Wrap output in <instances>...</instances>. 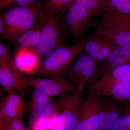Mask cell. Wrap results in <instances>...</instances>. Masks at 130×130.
Wrapping results in <instances>:
<instances>
[{
	"instance_id": "obj_1",
	"label": "cell",
	"mask_w": 130,
	"mask_h": 130,
	"mask_svg": "<svg viewBox=\"0 0 130 130\" xmlns=\"http://www.w3.org/2000/svg\"><path fill=\"white\" fill-rule=\"evenodd\" d=\"M87 38L70 46H62L54 50L42 61L34 76H42L60 82L67 81L66 76L75 58L84 49Z\"/></svg>"
},
{
	"instance_id": "obj_2",
	"label": "cell",
	"mask_w": 130,
	"mask_h": 130,
	"mask_svg": "<svg viewBox=\"0 0 130 130\" xmlns=\"http://www.w3.org/2000/svg\"><path fill=\"white\" fill-rule=\"evenodd\" d=\"M43 2L6 9L1 14L5 23L3 39L11 41L36 26L45 13Z\"/></svg>"
},
{
	"instance_id": "obj_3",
	"label": "cell",
	"mask_w": 130,
	"mask_h": 130,
	"mask_svg": "<svg viewBox=\"0 0 130 130\" xmlns=\"http://www.w3.org/2000/svg\"><path fill=\"white\" fill-rule=\"evenodd\" d=\"M78 90L60 95L57 100L58 118L55 130H75L85 100L84 86Z\"/></svg>"
},
{
	"instance_id": "obj_4",
	"label": "cell",
	"mask_w": 130,
	"mask_h": 130,
	"mask_svg": "<svg viewBox=\"0 0 130 130\" xmlns=\"http://www.w3.org/2000/svg\"><path fill=\"white\" fill-rule=\"evenodd\" d=\"M60 16L61 23L65 38L82 41L89 28L93 25L90 14L83 6L73 3Z\"/></svg>"
},
{
	"instance_id": "obj_5",
	"label": "cell",
	"mask_w": 130,
	"mask_h": 130,
	"mask_svg": "<svg viewBox=\"0 0 130 130\" xmlns=\"http://www.w3.org/2000/svg\"><path fill=\"white\" fill-rule=\"evenodd\" d=\"M59 15L46 13L36 48L41 61L59 47L66 46Z\"/></svg>"
},
{
	"instance_id": "obj_6",
	"label": "cell",
	"mask_w": 130,
	"mask_h": 130,
	"mask_svg": "<svg viewBox=\"0 0 130 130\" xmlns=\"http://www.w3.org/2000/svg\"><path fill=\"white\" fill-rule=\"evenodd\" d=\"M103 75L102 65L85 53L72 66L66 78L78 86L84 87L95 83Z\"/></svg>"
},
{
	"instance_id": "obj_7",
	"label": "cell",
	"mask_w": 130,
	"mask_h": 130,
	"mask_svg": "<svg viewBox=\"0 0 130 130\" xmlns=\"http://www.w3.org/2000/svg\"><path fill=\"white\" fill-rule=\"evenodd\" d=\"M22 79L25 86L32 88L43 94L52 96L60 95L77 91L80 86L67 81L60 82L48 78L36 77L23 75Z\"/></svg>"
},
{
	"instance_id": "obj_8",
	"label": "cell",
	"mask_w": 130,
	"mask_h": 130,
	"mask_svg": "<svg viewBox=\"0 0 130 130\" xmlns=\"http://www.w3.org/2000/svg\"><path fill=\"white\" fill-rule=\"evenodd\" d=\"M87 86L88 93L75 130H100L98 101L101 95L94 84Z\"/></svg>"
},
{
	"instance_id": "obj_9",
	"label": "cell",
	"mask_w": 130,
	"mask_h": 130,
	"mask_svg": "<svg viewBox=\"0 0 130 130\" xmlns=\"http://www.w3.org/2000/svg\"><path fill=\"white\" fill-rule=\"evenodd\" d=\"M100 94L124 105L130 103V82L119 80L109 75H103L93 84Z\"/></svg>"
},
{
	"instance_id": "obj_10",
	"label": "cell",
	"mask_w": 130,
	"mask_h": 130,
	"mask_svg": "<svg viewBox=\"0 0 130 130\" xmlns=\"http://www.w3.org/2000/svg\"><path fill=\"white\" fill-rule=\"evenodd\" d=\"M123 104L105 96H100L98 101L100 130H111L114 124L124 113Z\"/></svg>"
},
{
	"instance_id": "obj_11",
	"label": "cell",
	"mask_w": 130,
	"mask_h": 130,
	"mask_svg": "<svg viewBox=\"0 0 130 130\" xmlns=\"http://www.w3.org/2000/svg\"><path fill=\"white\" fill-rule=\"evenodd\" d=\"M116 47L111 40L95 32L87 38L84 49L85 53L102 65Z\"/></svg>"
},
{
	"instance_id": "obj_12",
	"label": "cell",
	"mask_w": 130,
	"mask_h": 130,
	"mask_svg": "<svg viewBox=\"0 0 130 130\" xmlns=\"http://www.w3.org/2000/svg\"><path fill=\"white\" fill-rule=\"evenodd\" d=\"M23 75L16 67L13 58L5 64L0 66V84L7 92L15 90L24 96L28 93L29 88L24 85Z\"/></svg>"
},
{
	"instance_id": "obj_13",
	"label": "cell",
	"mask_w": 130,
	"mask_h": 130,
	"mask_svg": "<svg viewBox=\"0 0 130 130\" xmlns=\"http://www.w3.org/2000/svg\"><path fill=\"white\" fill-rule=\"evenodd\" d=\"M23 96L14 90L8 92L1 101L0 111L11 119L22 120L28 111V103Z\"/></svg>"
},
{
	"instance_id": "obj_14",
	"label": "cell",
	"mask_w": 130,
	"mask_h": 130,
	"mask_svg": "<svg viewBox=\"0 0 130 130\" xmlns=\"http://www.w3.org/2000/svg\"><path fill=\"white\" fill-rule=\"evenodd\" d=\"M13 59L19 71L28 76H35L41 63L34 48L18 49Z\"/></svg>"
},
{
	"instance_id": "obj_15",
	"label": "cell",
	"mask_w": 130,
	"mask_h": 130,
	"mask_svg": "<svg viewBox=\"0 0 130 130\" xmlns=\"http://www.w3.org/2000/svg\"><path fill=\"white\" fill-rule=\"evenodd\" d=\"M94 26L96 33L111 40L117 46L130 47V30L102 21Z\"/></svg>"
},
{
	"instance_id": "obj_16",
	"label": "cell",
	"mask_w": 130,
	"mask_h": 130,
	"mask_svg": "<svg viewBox=\"0 0 130 130\" xmlns=\"http://www.w3.org/2000/svg\"><path fill=\"white\" fill-rule=\"evenodd\" d=\"M52 101V97L38 91L34 90L31 93L30 99L28 103V127L30 130L35 129L43 110Z\"/></svg>"
},
{
	"instance_id": "obj_17",
	"label": "cell",
	"mask_w": 130,
	"mask_h": 130,
	"mask_svg": "<svg viewBox=\"0 0 130 130\" xmlns=\"http://www.w3.org/2000/svg\"><path fill=\"white\" fill-rule=\"evenodd\" d=\"M46 13L45 12L36 25L11 42L17 49L20 48H37L41 37Z\"/></svg>"
},
{
	"instance_id": "obj_18",
	"label": "cell",
	"mask_w": 130,
	"mask_h": 130,
	"mask_svg": "<svg viewBox=\"0 0 130 130\" xmlns=\"http://www.w3.org/2000/svg\"><path fill=\"white\" fill-rule=\"evenodd\" d=\"M130 64V47L117 46L102 64L103 75L117 68Z\"/></svg>"
},
{
	"instance_id": "obj_19",
	"label": "cell",
	"mask_w": 130,
	"mask_h": 130,
	"mask_svg": "<svg viewBox=\"0 0 130 130\" xmlns=\"http://www.w3.org/2000/svg\"><path fill=\"white\" fill-rule=\"evenodd\" d=\"M58 118L57 100L53 101L43 110L34 130H55Z\"/></svg>"
},
{
	"instance_id": "obj_20",
	"label": "cell",
	"mask_w": 130,
	"mask_h": 130,
	"mask_svg": "<svg viewBox=\"0 0 130 130\" xmlns=\"http://www.w3.org/2000/svg\"><path fill=\"white\" fill-rule=\"evenodd\" d=\"M104 5L105 14L102 19L130 16V0H104Z\"/></svg>"
},
{
	"instance_id": "obj_21",
	"label": "cell",
	"mask_w": 130,
	"mask_h": 130,
	"mask_svg": "<svg viewBox=\"0 0 130 130\" xmlns=\"http://www.w3.org/2000/svg\"><path fill=\"white\" fill-rule=\"evenodd\" d=\"M74 0H45L43 2L44 11L50 15L64 13L74 2Z\"/></svg>"
},
{
	"instance_id": "obj_22",
	"label": "cell",
	"mask_w": 130,
	"mask_h": 130,
	"mask_svg": "<svg viewBox=\"0 0 130 130\" xmlns=\"http://www.w3.org/2000/svg\"><path fill=\"white\" fill-rule=\"evenodd\" d=\"M73 3L83 6L91 16H98L102 19L105 16L104 0H74Z\"/></svg>"
},
{
	"instance_id": "obj_23",
	"label": "cell",
	"mask_w": 130,
	"mask_h": 130,
	"mask_svg": "<svg viewBox=\"0 0 130 130\" xmlns=\"http://www.w3.org/2000/svg\"><path fill=\"white\" fill-rule=\"evenodd\" d=\"M125 106L124 112L116 120L111 130H130V106Z\"/></svg>"
},
{
	"instance_id": "obj_24",
	"label": "cell",
	"mask_w": 130,
	"mask_h": 130,
	"mask_svg": "<svg viewBox=\"0 0 130 130\" xmlns=\"http://www.w3.org/2000/svg\"><path fill=\"white\" fill-rule=\"evenodd\" d=\"M106 74L119 80L130 82V64L117 68Z\"/></svg>"
},
{
	"instance_id": "obj_25",
	"label": "cell",
	"mask_w": 130,
	"mask_h": 130,
	"mask_svg": "<svg viewBox=\"0 0 130 130\" xmlns=\"http://www.w3.org/2000/svg\"><path fill=\"white\" fill-rule=\"evenodd\" d=\"M38 0H0V9L15 7H25L37 2Z\"/></svg>"
},
{
	"instance_id": "obj_26",
	"label": "cell",
	"mask_w": 130,
	"mask_h": 130,
	"mask_svg": "<svg viewBox=\"0 0 130 130\" xmlns=\"http://www.w3.org/2000/svg\"><path fill=\"white\" fill-rule=\"evenodd\" d=\"M102 21L130 30V16L104 18Z\"/></svg>"
},
{
	"instance_id": "obj_27",
	"label": "cell",
	"mask_w": 130,
	"mask_h": 130,
	"mask_svg": "<svg viewBox=\"0 0 130 130\" xmlns=\"http://www.w3.org/2000/svg\"><path fill=\"white\" fill-rule=\"evenodd\" d=\"M12 58L7 48L1 43L0 44V66L9 62Z\"/></svg>"
},
{
	"instance_id": "obj_28",
	"label": "cell",
	"mask_w": 130,
	"mask_h": 130,
	"mask_svg": "<svg viewBox=\"0 0 130 130\" xmlns=\"http://www.w3.org/2000/svg\"><path fill=\"white\" fill-rule=\"evenodd\" d=\"M8 130H30L29 127L24 125L22 120L18 119H9Z\"/></svg>"
},
{
	"instance_id": "obj_29",
	"label": "cell",
	"mask_w": 130,
	"mask_h": 130,
	"mask_svg": "<svg viewBox=\"0 0 130 130\" xmlns=\"http://www.w3.org/2000/svg\"><path fill=\"white\" fill-rule=\"evenodd\" d=\"M10 118L0 111V130H8Z\"/></svg>"
},
{
	"instance_id": "obj_30",
	"label": "cell",
	"mask_w": 130,
	"mask_h": 130,
	"mask_svg": "<svg viewBox=\"0 0 130 130\" xmlns=\"http://www.w3.org/2000/svg\"><path fill=\"white\" fill-rule=\"evenodd\" d=\"M5 23L4 19L1 14H0V37L1 38H3L5 33Z\"/></svg>"
}]
</instances>
